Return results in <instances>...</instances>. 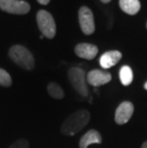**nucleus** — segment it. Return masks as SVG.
<instances>
[{"label": "nucleus", "instance_id": "nucleus-20", "mask_svg": "<svg viewBox=\"0 0 147 148\" xmlns=\"http://www.w3.org/2000/svg\"><path fill=\"white\" fill-rule=\"evenodd\" d=\"M144 89H145V90H147V81H146L145 84H144Z\"/></svg>", "mask_w": 147, "mask_h": 148}, {"label": "nucleus", "instance_id": "nucleus-11", "mask_svg": "<svg viewBox=\"0 0 147 148\" xmlns=\"http://www.w3.org/2000/svg\"><path fill=\"white\" fill-rule=\"evenodd\" d=\"M102 138L101 135L96 130H89L81 137L79 140V148H88L90 144L93 143H101Z\"/></svg>", "mask_w": 147, "mask_h": 148}, {"label": "nucleus", "instance_id": "nucleus-15", "mask_svg": "<svg viewBox=\"0 0 147 148\" xmlns=\"http://www.w3.org/2000/svg\"><path fill=\"white\" fill-rule=\"evenodd\" d=\"M12 83L10 74L4 69L0 68V85L3 87H10Z\"/></svg>", "mask_w": 147, "mask_h": 148}, {"label": "nucleus", "instance_id": "nucleus-13", "mask_svg": "<svg viewBox=\"0 0 147 148\" xmlns=\"http://www.w3.org/2000/svg\"><path fill=\"white\" fill-rule=\"evenodd\" d=\"M120 79L124 86H128L133 82V71L129 66L124 65L120 70Z\"/></svg>", "mask_w": 147, "mask_h": 148}, {"label": "nucleus", "instance_id": "nucleus-18", "mask_svg": "<svg viewBox=\"0 0 147 148\" xmlns=\"http://www.w3.org/2000/svg\"><path fill=\"white\" fill-rule=\"evenodd\" d=\"M101 1L102 3H104V4H107V3L111 2V0H101Z\"/></svg>", "mask_w": 147, "mask_h": 148}, {"label": "nucleus", "instance_id": "nucleus-6", "mask_svg": "<svg viewBox=\"0 0 147 148\" xmlns=\"http://www.w3.org/2000/svg\"><path fill=\"white\" fill-rule=\"evenodd\" d=\"M79 21L81 31L86 36L94 34L96 30L95 19H94L93 12L86 6H82L79 11Z\"/></svg>", "mask_w": 147, "mask_h": 148}, {"label": "nucleus", "instance_id": "nucleus-2", "mask_svg": "<svg viewBox=\"0 0 147 148\" xmlns=\"http://www.w3.org/2000/svg\"><path fill=\"white\" fill-rule=\"evenodd\" d=\"M9 56L15 64L24 70L31 71L34 68V58L29 50L22 45H14L9 50Z\"/></svg>", "mask_w": 147, "mask_h": 148}, {"label": "nucleus", "instance_id": "nucleus-21", "mask_svg": "<svg viewBox=\"0 0 147 148\" xmlns=\"http://www.w3.org/2000/svg\"><path fill=\"white\" fill-rule=\"evenodd\" d=\"M146 28H147V23H146Z\"/></svg>", "mask_w": 147, "mask_h": 148}, {"label": "nucleus", "instance_id": "nucleus-14", "mask_svg": "<svg viewBox=\"0 0 147 148\" xmlns=\"http://www.w3.org/2000/svg\"><path fill=\"white\" fill-rule=\"evenodd\" d=\"M47 91H48L49 95L55 99H61L64 97L63 89L60 87V85H58L55 82L49 83L48 86H47Z\"/></svg>", "mask_w": 147, "mask_h": 148}, {"label": "nucleus", "instance_id": "nucleus-19", "mask_svg": "<svg viewBox=\"0 0 147 148\" xmlns=\"http://www.w3.org/2000/svg\"><path fill=\"white\" fill-rule=\"evenodd\" d=\"M142 148H147V141H145L144 143L142 144Z\"/></svg>", "mask_w": 147, "mask_h": 148}, {"label": "nucleus", "instance_id": "nucleus-12", "mask_svg": "<svg viewBox=\"0 0 147 148\" xmlns=\"http://www.w3.org/2000/svg\"><path fill=\"white\" fill-rule=\"evenodd\" d=\"M120 7L121 11L130 15H135L140 10L139 0H120Z\"/></svg>", "mask_w": 147, "mask_h": 148}, {"label": "nucleus", "instance_id": "nucleus-10", "mask_svg": "<svg viewBox=\"0 0 147 148\" xmlns=\"http://www.w3.org/2000/svg\"><path fill=\"white\" fill-rule=\"evenodd\" d=\"M122 58V53L120 51H109L104 53L99 58V65L102 69H107L113 67L116 64L118 63Z\"/></svg>", "mask_w": 147, "mask_h": 148}, {"label": "nucleus", "instance_id": "nucleus-3", "mask_svg": "<svg viewBox=\"0 0 147 148\" xmlns=\"http://www.w3.org/2000/svg\"><path fill=\"white\" fill-rule=\"evenodd\" d=\"M36 22L42 36L49 39L54 38L57 33V26L53 15L49 12L40 10L36 14Z\"/></svg>", "mask_w": 147, "mask_h": 148}, {"label": "nucleus", "instance_id": "nucleus-4", "mask_svg": "<svg viewBox=\"0 0 147 148\" xmlns=\"http://www.w3.org/2000/svg\"><path fill=\"white\" fill-rule=\"evenodd\" d=\"M69 80L74 87V89L82 97H87L89 94L88 87H87L85 73L81 68L73 67L68 72Z\"/></svg>", "mask_w": 147, "mask_h": 148}, {"label": "nucleus", "instance_id": "nucleus-9", "mask_svg": "<svg viewBox=\"0 0 147 148\" xmlns=\"http://www.w3.org/2000/svg\"><path fill=\"white\" fill-rule=\"evenodd\" d=\"M75 53L81 58L92 60L96 58L98 53V48L94 44L90 43H79L75 47Z\"/></svg>", "mask_w": 147, "mask_h": 148}, {"label": "nucleus", "instance_id": "nucleus-8", "mask_svg": "<svg viewBox=\"0 0 147 148\" xmlns=\"http://www.w3.org/2000/svg\"><path fill=\"white\" fill-rule=\"evenodd\" d=\"M112 75L109 72L102 71V70H92L87 75V82L94 87H98L101 85L107 84L111 81Z\"/></svg>", "mask_w": 147, "mask_h": 148}, {"label": "nucleus", "instance_id": "nucleus-17", "mask_svg": "<svg viewBox=\"0 0 147 148\" xmlns=\"http://www.w3.org/2000/svg\"><path fill=\"white\" fill-rule=\"evenodd\" d=\"M51 0H37V2L41 5H48Z\"/></svg>", "mask_w": 147, "mask_h": 148}, {"label": "nucleus", "instance_id": "nucleus-5", "mask_svg": "<svg viewBox=\"0 0 147 148\" xmlns=\"http://www.w3.org/2000/svg\"><path fill=\"white\" fill-rule=\"evenodd\" d=\"M0 10L12 14H26L31 7L23 0H0Z\"/></svg>", "mask_w": 147, "mask_h": 148}, {"label": "nucleus", "instance_id": "nucleus-16", "mask_svg": "<svg viewBox=\"0 0 147 148\" xmlns=\"http://www.w3.org/2000/svg\"><path fill=\"white\" fill-rule=\"evenodd\" d=\"M30 144L28 143L27 140L24 138H20V140H16L15 143H14L9 148H29Z\"/></svg>", "mask_w": 147, "mask_h": 148}, {"label": "nucleus", "instance_id": "nucleus-7", "mask_svg": "<svg viewBox=\"0 0 147 148\" xmlns=\"http://www.w3.org/2000/svg\"><path fill=\"white\" fill-rule=\"evenodd\" d=\"M134 113V105L130 101L121 102L116 110L115 113V121L118 125L127 123L129 119L132 118Z\"/></svg>", "mask_w": 147, "mask_h": 148}, {"label": "nucleus", "instance_id": "nucleus-1", "mask_svg": "<svg viewBox=\"0 0 147 148\" xmlns=\"http://www.w3.org/2000/svg\"><path fill=\"white\" fill-rule=\"evenodd\" d=\"M90 118V113L85 109L73 113L63 121L60 128L61 133L66 136H74L88 124Z\"/></svg>", "mask_w": 147, "mask_h": 148}]
</instances>
